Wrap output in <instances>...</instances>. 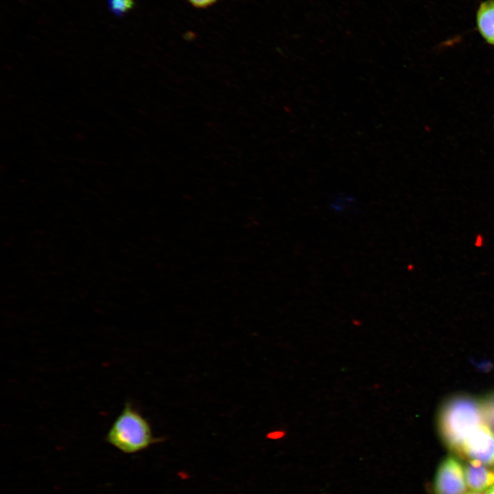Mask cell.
Masks as SVG:
<instances>
[{
  "label": "cell",
  "instance_id": "6da1fadb",
  "mask_svg": "<svg viewBox=\"0 0 494 494\" xmlns=\"http://www.w3.org/2000/svg\"><path fill=\"white\" fill-rule=\"evenodd\" d=\"M105 440L126 454L139 453L158 441L153 436L150 423L128 401L112 423Z\"/></svg>",
  "mask_w": 494,
  "mask_h": 494
},
{
  "label": "cell",
  "instance_id": "ba28073f",
  "mask_svg": "<svg viewBox=\"0 0 494 494\" xmlns=\"http://www.w3.org/2000/svg\"><path fill=\"white\" fill-rule=\"evenodd\" d=\"M134 5V0H107L109 11L117 17H121L131 11Z\"/></svg>",
  "mask_w": 494,
  "mask_h": 494
},
{
  "label": "cell",
  "instance_id": "277c9868",
  "mask_svg": "<svg viewBox=\"0 0 494 494\" xmlns=\"http://www.w3.org/2000/svg\"><path fill=\"white\" fill-rule=\"evenodd\" d=\"M464 471L454 457H447L440 464L434 480L436 494H464Z\"/></svg>",
  "mask_w": 494,
  "mask_h": 494
},
{
  "label": "cell",
  "instance_id": "5b68a950",
  "mask_svg": "<svg viewBox=\"0 0 494 494\" xmlns=\"http://www.w3.org/2000/svg\"><path fill=\"white\" fill-rule=\"evenodd\" d=\"M479 461L471 460L464 469L467 484L473 491L481 493L494 484V471Z\"/></svg>",
  "mask_w": 494,
  "mask_h": 494
},
{
  "label": "cell",
  "instance_id": "7a4b0ae2",
  "mask_svg": "<svg viewBox=\"0 0 494 494\" xmlns=\"http://www.w3.org/2000/svg\"><path fill=\"white\" fill-rule=\"evenodd\" d=\"M482 419L480 404L472 398L451 399L439 414V430L445 443L458 454L468 435L482 424Z\"/></svg>",
  "mask_w": 494,
  "mask_h": 494
},
{
  "label": "cell",
  "instance_id": "8992f818",
  "mask_svg": "<svg viewBox=\"0 0 494 494\" xmlns=\"http://www.w3.org/2000/svg\"><path fill=\"white\" fill-rule=\"evenodd\" d=\"M476 23L483 38L494 45V0L482 1L477 10Z\"/></svg>",
  "mask_w": 494,
  "mask_h": 494
},
{
  "label": "cell",
  "instance_id": "52a82bcc",
  "mask_svg": "<svg viewBox=\"0 0 494 494\" xmlns=\"http://www.w3.org/2000/svg\"><path fill=\"white\" fill-rule=\"evenodd\" d=\"M484 423L494 429V393L484 397L480 403Z\"/></svg>",
  "mask_w": 494,
  "mask_h": 494
},
{
  "label": "cell",
  "instance_id": "8fae6325",
  "mask_svg": "<svg viewBox=\"0 0 494 494\" xmlns=\"http://www.w3.org/2000/svg\"><path fill=\"white\" fill-rule=\"evenodd\" d=\"M464 494H481V493L480 492L473 491L467 492V493H464Z\"/></svg>",
  "mask_w": 494,
  "mask_h": 494
},
{
  "label": "cell",
  "instance_id": "3957f363",
  "mask_svg": "<svg viewBox=\"0 0 494 494\" xmlns=\"http://www.w3.org/2000/svg\"><path fill=\"white\" fill-rule=\"evenodd\" d=\"M458 454L486 465L493 464L494 434L491 429L484 423L480 424L466 438Z\"/></svg>",
  "mask_w": 494,
  "mask_h": 494
},
{
  "label": "cell",
  "instance_id": "30bf717a",
  "mask_svg": "<svg viewBox=\"0 0 494 494\" xmlns=\"http://www.w3.org/2000/svg\"><path fill=\"white\" fill-rule=\"evenodd\" d=\"M485 494H494V484L486 490Z\"/></svg>",
  "mask_w": 494,
  "mask_h": 494
},
{
  "label": "cell",
  "instance_id": "9c48e42d",
  "mask_svg": "<svg viewBox=\"0 0 494 494\" xmlns=\"http://www.w3.org/2000/svg\"><path fill=\"white\" fill-rule=\"evenodd\" d=\"M191 4L198 8H204L215 3L217 0H188Z\"/></svg>",
  "mask_w": 494,
  "mask_h": 494
}]
</instances>
